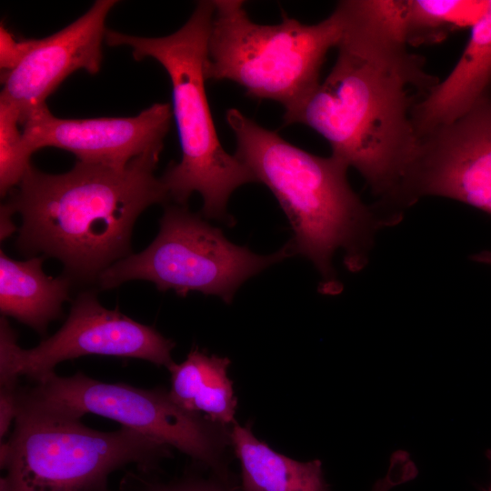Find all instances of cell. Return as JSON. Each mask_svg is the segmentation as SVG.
I'll use <instances>...</instances> for the list:
<instances>
[{
	"instance_id": "12",
	"label": "cell",
	"mask_w": 491,
	"mask_h": 491,
	"mask_svg": "<svg viewBox=\"0 0 491 491\" xmlns=\"http://www.w3.org/2000/svg\"><path fill=\"white\" fill-rule=\"evenodd\" d=\"M115 0H97L81 17L52 35L33 39L21 62L2 74L0 101L13 106L23 124L73 72L96 74L102 63L105 19Z\"/></svg>"
},
{
	"instance_id": "1",
	"label": "cell",
	"mask_w": 491,
	"mask_h": 491,
	"mask_svg": "<svg viewBox=\"0 0 491 491\" xmlns=\"http://www.w3.org/2000/svg\"><path fill=\"white\" fill-rule=\"evenodd\" d=\"M336 8L343 31L336 63L315 92L284 115V125L303 124L320 134L332 155L365 178L379 199L376 206L399 221L418 146L414 111L438 80L370 0L340 1Z\"/></svg>"
},
{
	"instance_id": "7",
	"label": "cell",
	"mask_w": 491,
	"mask_h": 491,
	"mask_svg": "<svg viewBox=\"0 0 491 491\" xmlns=\"http://www.w3.org/2000/svg\"><path fill=\"white\" fill-rule=\"evenodd\" d=\"M33 382L18 386L16 410L77 418L101 416L180 450L215 474L227 475L222 454L230 443V429L204 414L181 408L165 389L101 382L82 372L60 376L53 371Z\"/></svg>"
},
{
	"instance_id": "26",
	"label": "cell",
	"mask_w": 491,
	"mask_h": 491,
	"mask_svg": "<svg viewBox=\"0 0 491 491\" xmlns=\"http://www.w3.org/2000/svg\"><path fill=\"white\" fill-rule=\"evenodd\" d=\"M106 491H111V490L107 489Z\"/></svg>"
},
{
	"instance_id": "13",
	"label": "cell",
	"mask_w": 491,
	"mask_h": 491,
	"mask_svg": "<svg viewBox=\"0 0 491 491\" xmlns=\"http://www.w3.org/2000/svg\"><path fill=\"white\" fill-rule=\"evenodd\" d=\"M491 85V0L471 27L469 40L450 74L416 106L414 125L419 139L450 124L487 96Z\"/></svg>"
},
{
	"instance_id": "17",
	"label": "cell",
	"mask_w": 491,
	"mask_h": 491,
	"mask_svg": "<svg viewBox=\"0 0 491 491\" xmlns=\"http://www.w3.org/2000/svg\"><path fill=\"white\" fill-rule=\"evenodd\" d=\"M487 5L488 0H406L405 41L407 45L441 42L456 30L473 27Z\"/></svg>"
},
{
	"instance_id": "21",
	"label": "cell",
	"mask_w": 491,
	"mask_h": 491,
	"mask_svg": "<svg viewBox=\"0 0 491 491\" xmlns=\"http://www.w3.org/2000/svg\"><path fill=\"white\" fill-rule=\"evenodd\" d=\"M32 42L33 39L16 41L3 25L0 26V66L3 74L10 72L21 62Z\"/></svg>"
},
{
	"instance_id": "16",
	"label": "cell",
	"mask_w": 491,
	"mask_h": 491,
	"mask_svg": "<svg viewBox=\"0 0 491 491\" xmlns=\"http://www.w3.org/2000/svg\"><path fill=\"white\" fill-rule=\"evenodd\" d=\"M229 364L227 357L208 356L193 348L185 361L167 368L171 375L170 397L185 410L204 413L224 426L233 424L237 400L227 376Z\"/></svg>"
},
{
	"instance_id": "11",
	"label": "cell",
	"mask_w": 491,
	"mask_h": 491,
	"mask_svg": "<svg viewBox=\"0 0 491 491\" xmlns=\"http://www.w3.org/2000/svg\"><path fill=\"white\" fill-rule=\"evenodd\" d=\"M172 116L169 104L157 103L132 117L64 119L45 105L29 114L22 135L30 155L54 146L84 163L124 168L143 154L162 152Z\"/></svg>"
},
{
	"instance_id": "18",
	"label": "cell",
	"mask_w": 491,
	"mask_h": 491,
	"mask_svg": "<svg viewBox=\"0 0 491 491\" xmlns=\"http://www.w3.org/2000/svg\"><path fill=\"white\" fill-rule=\"evenodd\" d=\"M19 113L0 101V193L5 196L17 186L31 166L30 155L18 129Z\"/></svg>"
},
{
	"instance_id": "8",
	"label": "cell",
	"mask_w": 491,
	"mask_h": 491,
	"mask_svg": "<svg viewBox=\"0 0 491 491\" xmlns=\"http://www.w3.org/2000/svg\"><path fill=\"white\" fill-rule=\"evenodd\" d=\"M159 225L145 250L130 254L98 276L101 288L145 280L160 291L174 290L180 296L198 291L230 304L246 279L295 255L290 241L274 254L256 255L230 242L219 228L185 205L167 206Z\"/></svg>"
},
{
	"instance_id": "14",
	"label": "cell",
	"mask_w": 491,
	"mask_h": 491,
	"mask_svg": "<svg viewBox=\"0 0 491 491\" xmlns=\"http://www.w3.org/2000/svg\"><path fill=\"white\" fill-rule=\"evenodd\" d=\"M44 256L17 261L0 253V310L45 335L49 323L61 316L68 300L70 278L52 277L43 271Z\"/></svg>"
},
{
	"instance_id": "22",
	"label": "cell",
	"mask_w": 491,
	"mask_h": 491,
	"mask_svg": "<svg viewBox=\"0 0 491 491\" xmlns=\"http://www.w3.org/2000/svg\"><path fill=\"white\" fill-rule=\"evenodd\" d=\"M18 382L0 384V437L6 435L16 416Z\"/></svg>"
},
{
	"instance_id": "10",
	"label": "cell",
	"mask_w": 491,
	"mask_h": 491,
	"mask_svg": "<svg viewBox=\"0 0 491 491\" xmlns=\"http://www.w3.org/2000/svg\"><path fill=\"white\" fill-rule=\"evenodd\" d=\"M454 199L491 215V98L420 136L404 207L424 196Z\"/></svg>"
},
{
	"instance_id": "6",
	"label": "cell",
	"mask_w": 491,
	"mask_h": 491,
	"mask_svg": "<svg viewBox=\"0 0 491 491\" xmlns=\"http://www.w3.org/2000/svg\"><path fill=\"white\" fill-rule=\"evenodd\" d=\"M15 428L1 443L0 491H106L114 471L134 464L152 472L170 447L121 426L103 432L81 418L16 410Z\"/></svg>"
},
{
	"instance_id": "5",
	"label": "cell",
	"mask_w": 491,
	"mask_h": 491,
	"mask_svg": "<svg viewBox=\"0 0 491 491\" xmlns=\"http://www.w3.org/2000/svg\"><path fill=\"white\" fill-rule=\"evenodd\" d=\"M214 5L206 81L235 82L250 97L278 102L285 114L299 107L320 85L326 54L340 41L338 9L315 25L289 17L261 25L249 18L244 1L214 0Z\"/></svg>"
},
{
	"instance_id": "20",
	"label": "cell",
	"mask_w": 491,
	"mask_h": 491,
	"mask_svg": "<svg viewBox=\"0 0 491 491\" xmlns=\"http://www.w3.org/2000/svg\"><path fill=\"white\" fill-rule=\"evenodd\" d=\"M417 475V470L412 460L405 454L396 452L390 458L386 475L377 480L372 491H389L394 486L407 482Z\"/></svg>"
},
{
	"instance_id": "15",
	"label": "cell",
	"mask_w": 491,
	"mask_h": 491,
	"mask_svg": "<svg viewBox=\"0 0 491 491\" xmlns=\"http://www.w3.org/2000/svg\"><path fill=\"white\" fill-rule=\"evenodd\" d=\"M231 425L230 444L241 464L244 491H331L319 460L291 459L258 440L249 425Z\"/></svg>"
},
{
	"instance_id": "23",
	"label": "cell",
	"mask_w": 491,
	"mask_h": 491,
	"mask_svg": "<svg viewBox=\"0 0 491 491\" xmlns=\"http://www.w3.org/2000/svg\"><path fill=\"white\" fill-rule=\"evenodd\" d=\"M15 213L9 207V205L5 203L1 205L0 209V237L1 240H5L9 237L14 232L16 231V225H15L12 216Z\"/></svg>"
},
{
	"instance_id": "19",
	"label": "cell",
	"mask_w": 491,
	"mask_h": 491,
	"mask_svg": "<svg viewBox=\"0 0 491 491\" xmlns=\"http://www.w3.org/2000/svg\"><path fill=\"white\" fill-rule=\"evenodd\" d=\"M140 475H134L136 488L129 491H235L229 486L227 477L218 476L217 478H203L199 476H184L167 483L148 480L146 473L139 471Z\"/></svg>"
},
{
	"instance_id": "25",
	"label": "cell",
	"mask_w": 491,
	"mask_h": 491,
	"mask_svg": "<svg viewBox=\"0 0 491 491\" xmlns=\"http://www.w3.org/2000/svg\"><path fill=\"white\" fill-rule=\"evenodd\" d=\"M486 457H487V459H488V461L490 463V468H491V449H488L486 451ZM487 491H491V483H490V486H489V488H488Z\"/></svg>"
},
{
	"instance_id": "9",
	"label": "cell",
	"mask_w": 491,
	"mask_h": 491,
	"mask_svg": "<svg viewBox=\"0 0 491 491\" xmlns=\"http://www.w3.org/2000/svg\"><path fill=\"white\" fill-rule=\"evenodd\" d=\"M175 342L154 327L138 323L117 310L104 307L92 292L73 302L61 328L38 346L23 349L5 316L0 321V384L32 381L55 371L61 362L84 356L131 357L168 368L175 362Z\"/></svg>"
},
{
	"instance_id": "3",
	"label": "cell",
	"mask_w": 491,
	"mask_h": 491,
	"mask_svg": "<svg viewBox=\"0 0 491 491\" xmlns=\"http://www.w3.org/2000/svg\"><path fill=\"white\" fill-rule=\"evenodd\" d=\"M225 119L236 139L235 155L284 210L294 232V253L314 264L321 276V293H340L334 255L342 250L346 267L361 270L376 232L389 225L387 220L353 191L346 176L349 166L342 160L310 154L236 108L228 109Z\"/></svg>"
},
{
	"instance_id": "2",
	"label": "cell",
	"mask_w": 491,
	"mask_h": 491,
	"mask_svg": "<svg viewBox=\"0 0 491 491\" xmlns=\"http://www.w3.org/2000/svg\"><path fill=\"white\" fill-rule=\"evenodd\" d=\"M160 153L143 154L124 168L78 161L51 175L31 165L6 202L22 216L17 248L60 260L68 276L97 279L130 255L141 213L170 199L155 175Z\"/></svg>"
},
{
	"instance_id": "4",
	"label": "cell",
	"mask_w": 491,
	"mask_h": 491,
	"mask_svg": "<svg viewBox=\"0 0 491 491\" xmlns=\"http://www.w3.org/2000/svg\"><path fill=\"white\" fill-rule=\"evenodd\" d=\"M214 12V1H199L188 21L169 35L140 37L107 30L105 41L110 46H130L137 61L155 59L169 75L182 150L180 162L170 165L161 177L169 198L185 205L189 196L198 192L203 198L202 216L231 224L226 213L231 194L256 179L224 149L211 115L205 67Z\"/></svg>"
},
{
	"instance_id": "24",
	"label": "cell",
	"mask_w": 491,
	"mask_h": 491,
	"mask_svg": "<svg viewBox=\"0 0 491 491\" xmlns=\"http://www.w3.org/2000/svg\"><path fill=\"white\" fill-rule=\"evenodd\" d=\"M472 260L491 266V251H482L472 256Z\"/></svg>"
}]
</instances>
